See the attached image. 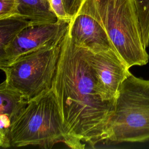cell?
I'll list each match as a JSON object with an SVG mask.
<instances>
[{
  "mask_svg": "<svg viewBox=\"0 0 149 149\" xmlns=\"http://www.w3.org/2000/svg\"><path fill=\"white\" fill-rule=\"evenodd\" d=\"M51 88L59 106L66 136V146L83 149L107 141L109 122L115 101H103L85 49L73 43L68 31Z\"/></svg>",
  "mask_w": 149,
  "mask_h": 149,
  "instance_id": "obj_1",
  "label": "cell"
},
{
  "mask_svg": "<svg viewBox=\"0 0 149 149\" xmlns=\"http://www.w3.org/2000/svg\"><path fill=\"white\" fill-rule=\"evenodd\" d=\"M95 19L129 68L148 62L134 0H83L77 13Z\"/></svg>",
  "mask_w": 149,
  "mask_h": 149,
  "instance_id": "obj_2",
  "label": "cell"
},
{
  "mask_svg": "<svg viewBox=\"0 0 149 149\" xmlns=\"http://www.w3.org/2000/svg\"><path fill=\"white\" fill-rule=\"evenodd\" d=\"M10 147L27 146L51 148L58 143L66 144V136L59 106L52 90H46L29 100L12 124Z\"/></svg>",
  "mask_w": 149,
  "mask_h": 149,
  "instance_id": "obj_3",
  "label": "cell"
},
{
  "mask_svg": "<svg viewBox=\"0 0 149 149\" xmlns=\"http://www.w3.org/2000/svg\"><path fill=\"white\" fill-rule=\"evenodd\" d=\"M107 141L149 142V80L130 73L123 81L108 123Z\"/></svg>",
  "mask_w": 149,
  "mask_h": 149,
  "instance_id": "obj_4",
  "label": "cell"
},
{
  "mask_svg": "<svg viewBox=\"0 0 149 149\" xmlns=\"http://www.w3.org/2000/svg\"><path fill=\"white\" fill-rule=\"evenodd\" d=\"M63 38L23 55L0 67L6 83L29 100L51 88Z\"/></svg>",
  "mask_w": 149,
  "mask_h": 149,
  "instance_id": "obj_5",
  "label": "cell"
},
{
  "mask_svg": "<svg viewBox=\"0 0 149 149\" xmlns=\"http://www.w3.org/2000/svg\"><path fill=\"white\" fill-rule=\"evenodd\" d=\"M85 52L101 98L115 101L122 83L131 73L130 68L114 49L97 53L85 49Z\"/></svg>",
  "mask_w": 149,
  "mask_h": 149,
  "instance_id": "obj_6",
  "label": "cell"
},
{
  "mask_svg": "<svg viewBox=\"0 0 149 149\" xmlns=\"http://www.w3.org/2000/svg\"><path fill=\"white\" fill-rule=\"evenodd\" d=\"M69 24L67 21L58 20L54 23L26 28L0 52V67L9 64L30 51L63 38Z\"/></svg>",
  "mask_w": 149,
  "mask_h": 149,
  "instance_id": "obj_7",
  "label": "cell"
},
{
  "mask_svg": "<svg viewBox=\"0 0 149 149\" xmlns=\"http://www.w3.org/2000/svg\"><path fill=\"white\" fill-rule=\"evenodd\" d=\"M68 33L74 44L94 53L115 50L104 29L89 15L77 14L69 22Z\"/></svg>",
  "mask_w": 149,
  "mask_h": 149,
  "instance_id": "obj_8",
  "label": "cell"
},
{
  "mask_svg": "<svg viewBox=\"0 0 149 149\" xmlns=\"http://www.w3.org/2000/svg\"><path fill=\"white\" fill-rule=\"evenodd\" d=\"M19 16L30 22L31 26L56 22L57 16L48 0H18Z\"/></svg>",
  "mask_w": 149,
  "mask_h": 149,
  "instance_id": "obj_9",
  "label": "cell"
},
{
  "mask_svg": "<svg viewBox=\"0 0 149 149\" xmlns=\"http://www.w3.org/2000/svg\"><path fill=\"white\" fill-rule=\"evenodd\" d=\"M0 114L6 116L12 124L27 106L29 100L3 81L0 85Z\"/></svg>",
  "mask_w": 149,
  "mask_h": 149,
  "instance_id": "obj_10",
  "label": "cell"
},
{
  "mask_svg": "<svg viewBox=\"0 0 149 149\" xmlns=\"http://www.w3.org/2000/svg\"><path fill=\"white\" fill-rule=\"evenodd\" d=\"M30 26L29 21L19 16L0 19V52L20 32Z\"/></svg>",
  "mask_w": 149,
  "mask_h": 149,
  "instance_id": "obj_11",
  "label": "cell"
},
{
  "mask_svg": "<svg viewBox=\"0 0 149 149\" xmlns=\"http://www.w3.org/2000/svg\"><path fill=\"white\" fill-rule=\"evenodd\" d=\"M139 19L143 40L146 47L149 44V0H134Z\"/></svg>",
  "mask_w": 149,
  "mask_h": 149,
  "instance_id": "obj_12",
  "label": "cell"
},
{
  "mask_svg": "<svg viewBox=\"0 0 149 149\" xmlns=\"http://www.w3.org/2000/svg\"><path fill=\"white\" fill-rule=\"evenodd\" d=\"M11 126L10 119L5 115L0 114V146L2 148L10 147L9 134Z\"/></svg>",
  "mask_w": 149,
  "mask_h": 149,
  "instance_id": "obj_13",
  "label": "cell"
},
{
  "mask_svg": "<svg viewBox=\"0 0 149 149\" xmlns=\"http://www.w3.org/2000/svg\"><path fill=\"white\" fill-rule=\"evenodd\" d=\"M51 8L57 16L58 20L70 22L72 18L65 10L63 0H48Z\"/></svg>",
  "mask_w": 149,
  "mask_h": 149,
  "instance_id": "obj_14",
  "label": "cell"
},
{
  "mask_svg": "<svg viewBox=\"0 0 149 149\" xmlns=\"http://www.w3.org/2000/svg\"><path fill=\"white\" fill-rule=\"evenodd\" d=\"M67 13L72 19L78 13L83 0H63Z\"/></svg>",
  "mask_w": 149,
  "mask_h": 149,
  "instance_id": "obj_15",
  "label": "cell"
}]
</instances>
